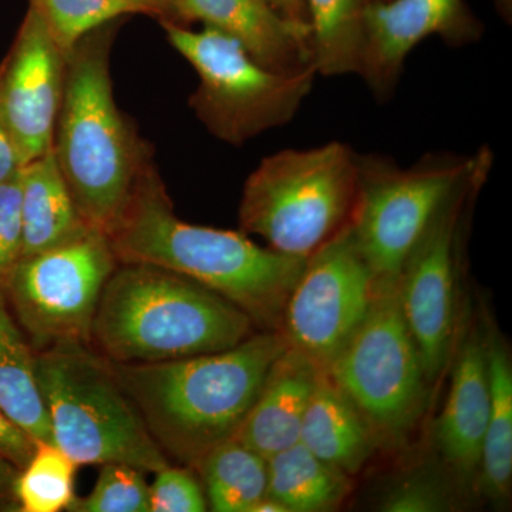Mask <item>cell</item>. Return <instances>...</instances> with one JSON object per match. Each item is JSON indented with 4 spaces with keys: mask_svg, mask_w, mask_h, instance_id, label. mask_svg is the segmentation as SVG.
<instances>
[{
    "mask_svg": "<svg viewBox=\"0 0 512 512\" xmlns=\"http://www.w3.org/2000/svg\"><path fill=\"white\" fill-rule=\"evenodd\" d=\"M473 164L474 156L433 153L400 168L390 158L357 153L349 224L376 285L397 284L417 242Z\"/></svg>",
    "mask_w": 512,
    "mask_h": 512,
    "instance_id": "cell-8",
    "label": "cell"
},
{
    "mask_svg": "<svg viewBox=\"0 0 512 512\" xmlns=\"http://www.w3.org/2000/svg\"><path fill=\"white\" fill-rule=\"evenodd\" d=\"M208 510L251 512L268 495V460L237 437L212 448L194 468Z\"/></svg>",
    "mask_w": 512,
    "mask_h": 512,
    "instance_id": "cell-23",
    "label": "cell"
},
{
    "mask_svg": "<svg viewBox=\"0 0 512 512\" xmlns=\"http://www.w3.org/2000/svg\"><path fill=\"white\" fill-rule=\"evenodd\" d=\"M37 441L0 409V454L22 470L35 453Z\"/></svg>",
    "mask_w": 512,
    "mask_h": 512,
    "instance_id": "cell-31",
    "label": "cell"
},
{
    "mask_svg": "<svg viewBox=\"0 0 512 512\" xmlns=\"http://www.w3.org/2000/svg\"><path fill=\"white\" fill-rule=\"evenodd\" d=\"M255 329L247 313L194 279L119 262L101 293L90 346L120 365L168 362L234 348Z\"/></svg>",
    "mask_w": 512,
    "mask_h": 512,
    "instance_id": "cell-4",
    "label": "cell"
},
{
    "mask_svg": "<svg viewBox=\"0 0 512 512\" xmlns=\"http://www.w3.org/2000/svg\"><path fill=\"white\" fill-rule=\"evenodd\" d=\"M0 409L36 441L52 443L36 382L35 350L0 291Z\"/></svg>",
    "mask_w": 512,
    "mask_h": 512,
    "instance_id": "cell-20",
    "label": "cell"
},
{
    "mask_svg": "<svg viewBox=\"0 0 512 512\" xmlns=\"http://www.w3.org/2000/svg\"><path fill=\"white\" fill-rule=\"evenodd\" d=\"M35 373L52 443L77 466L121 463L154 474L171 464L109 360L89 343L36 352Z\"/></svg>",
    "mask_w": 512,
    "mask_h": 512,
    "instance_id": "cell-5",
    "label": "cell"
},
{
    "mask_svg": "<svg viewBox=\"0 0 512 512\" xmlns=\"http://www.w3.org/2000/svg\"><path fill=\"white\" fill-rule=\"evenodd\" d=\"M53 39L67 56L73 47L101 26L128 15L170 18L168 0H30Z\"/></svg>",
    "mask_w": 512,
    "mask_h": 512,
    "instance_id": "cell-25",
    "label": "cell"
},
{
    "mask_svg": "<svg viewBox=\"0 0 512 512\" xmlns=\"http://www.w3.org/2000/svg\"><path fill=\"white\" fill-rule=\"evenodd\" d=\"M488 413L487 342L480 329L474 328L457 350L447 402L436 429L440 453L458 476L471 478L480 470Z\"/></svg>",
    "mask_w": 512,
    "mask_h": 512,
    "instance_id": "cell-16",
    "label": "cell"
},
{
    "mask_svg": "<svg viewBox=\"0 0 512 512\" xmlns=\"http://www.w3.org/2000/svg\"><path fill=\"white\" fill-rule=\"evenodd\" d=\"M325 372L377 439L409 431L423 407L427 379L404 322L397 284L376 285L365 320Z\"/></svg>",
    "mask_w": 512,
    "mask_h": 512,
    "instance_id": "cell-9",
    "label": "cell"
},
{
    "mask_svg": "<svg viewBox=\"0 0 512 512\" xmlns=\"http://www.w3.org/2000/svg\"><path fill=\"white\" fill-rule=\"evenodd\" d=\"M19 470L12 463L0 454V501L13 498V484L18 477Z\"/></svg>",
    "mask_w": 512,
    "mask_h": 512,
    "instance_id": "cell-34",
    "label": "cell"
},
{
    "mask_svg": "<svg viewBox=\"0 0 512 512\" xmlns=\"http://www.w3.org/2000/svg\"><path fill=\"white\" fill-rule=\"evenodd\" d=\"M493 167L487 147L474 154L466 178L437 212L397 281L404 322L419 350L427 383L443 373L456 329V271L464 210Z\"/></svg>",
    "mask_w": 512,
    "mask_h": 512,
    "instance_id": "cell-11",
    "label": "cell"
},
{
    "mask_svg": "<svg viewBox=\"0 0 512 512\" xmlns=\"http://www.w3.org/2000/svg\"><path fill=\"white\" fill-rule=\"evenodd\" d=\"M377 0H305L318 76L357 74L367 9Z\"/></svg>",
    "mask_w": 512,
    "mask_h": 512,
    "instance_id": "cell-24",
    "label": "cell"
},
{
    "mask_svg": "<svg viewBox=\"0 0 512 512\" xmlns=\"http://www.w3.org/2000/svg\"><path fill=\"white\" fill-rule=\"evenodd\" d=\"M490 413L480 460V484L494 501L505 500L512 480V367L503 342L494 332L485 333Z\"/></svg>",
    "mask_w": 512,
    "mask_h": 512,
    "instance_id": "cell-22",
    "label": "cell"
},
{
    "mask_svg": "<svg viewBox=\"0 0 512 512\" xmlns=\"http://www.w3.org/2000/svg\"><path fill=\"white\" fill-rule=\"evenodd\" d=\"M107 238L119 262L161 266L194 279L237 305L258 330L281 329L286 299L308 259L261 247L242 231L181 220L153 163Z\"/></svg>",
    "mask_w": 512,
    "mask_h": 512,
    "instance_id": "cell-1",
    "label": "cell"
},
{
    "mask_svg": "<svg viewBox=\"0 0 512 512\" xmlns=\"http://www.w3.org/2000/svg\"><path fill=\"white\" fill-rule=\"evenodd\" d=\"M140 468L109 463L101 466L92 493L76 497L72 512H150V484Z\"/></svg>",
    "mask_w": 512,
    "mask_h": 512,
    "instance_id": "cell-27",
    "label": "cell"
},
{
    "mask_svg": "<svg viewBox=\"0 0 512 512\" xmlns=\"http://www.w3.org/2000/svg\"><path fill=\"white\" fill-rule=\"evenodd\" d=\"M77 464L53 443L37 441L35 453L19 470L13 498L23 512L69 511L76 493Z\"/></svg>",
    "mask_w": 512,
    "mask_h": 512,
    "instance_id": "cell-26",
    "label": "cell"
},
{
    "mask_svg": "<svg viewBox=\"0 0 512 512\" xmlns=\"http://www.w3.org/2000/svg\"><path fill=\"white\" fill-rule=\"evenodd\" d=\"M174 49L194 67L200 84L191 109L211 134L241 146L293 120L312 92L315 66L295 72L269 69L234 37L204 26L191 30L161 20Z\"/></svg>",
    "mask_w": 512,
    "mask_h": 512,
    "instance_id": "cell-7",
    "label": "cell"
},
{
    "mask_svg": "<svg viewBox=\"0 0 512 512\" xmlns=\"http://www.w3.org/2000/svg\"><path fill=\"white\" fill-rule=\"evenodd\" d=\"M22 167L18 148L13 143L5 124L0 120V184L15 177Z\"/></svg>",
    "mask_w": 512,
    "mask_h": 512,
    "instance_id": "cell-32",
    "label": "cell"
},
{
    "mask_svg": "<svg viewBox=\"0 0 512 512\" xmlns=\"http://www.w3.org/2000/svg\"><path fill=\"white\" fill-rule=\"evenodd\" d=\"M322 370L288 346L269 370L235 437L265 458L299 443L303 416Z\"/></svg>",
    "mask_w": 512,
    "mask_h": 512,
    "instance_id": "cell-17",
    "label": "cell"
},
{
    "mask_svg": "<svg viewBox=\"0 0 512 512\" xmlns=\"http://www.w3.org/2000/svg\"><path fill=\"white\" fill-rule=\"evenodd\" d=\"M357 153L332 141L264 158L245 181L239 225L281 254L308 258L352 217Z\"/></svg>",
    "mask_w": 512,
    "mask_h": 512,
    "instance_id": "cell-6",
    "label": "cell"
},
{
    "mask_svg": "<svg viewBox=\"0 0 512 512\" xmlns=\"http://www.w3.org/2000/svg\"><path fill=\"white\" fill-rule=\"evenodd\" d=\"M20 173L0 184V291L23 258L22 212H20Z\"/></svg>",
    "mask_w": 512,
    "mask_h": 512,
    "instance_id": "cell-29",
    "label": "cell"
},
{
    "mask_svg": "<svg viewBox=\"0 0 512 512\" xmlns=\"http://www.w3.org/2000/svg\"><path fill=\"white\" fill-rule=\"evenodd\" d=\"M268 5L291 22L309 26L308 9L305 0H266Z\"/></svg>",
    "mask_w": 512,
    "mask_h": 512,
    "instance_id": "cell-33",
    "label": "cell"
},
{
    "mask_svg": "<svg viewBox=\"0 0 512 512\" xmlns=\"http://www.w3.org/2000/svg\"><path fill=\"white\" fill-rule=\"evenodd\" d=\"M113 23L84 36L70 52L52 146L77 210L104 235L119 222L138 178L153 163L150 148L114 101Z\"/></svg>",
    "mask_w": 512,
    "mask_h": 512,
    "instance_id": "cell-3",
    "label": "cell"
},
{
    "mask_svg": "<svg viewBox=\"0 0 512 512\" xmlns=\"http://www.w3.org/2000/svg\"><path fill=\"white\" fill-rule=\"evenodd\" d=\"M251 512H288V510H286L284 505L274 500V498L266 495L265 498H262V500L252 508Z\"/></svg>",
    "mask_w": 512,
    "mask_h": 512,
    "instance_id": "cell-35",
    "label": "cell"
},
{
    "mask_svg": "<svg viewBox=\"0 0 512 512\" xmlns=\"http://www.w3.org/2000/svg\"><path fill=\"white\" fill-rule=\"evenodd\" d=\"M266 460L268 497L288 512L329 511L348 497V474L320 460L301 441Z\"/></svg>",
    "mask_w": 512,
    "mask_h": 512,
    "instance_id": "cell-21",
    "label": "cell"
},
{
    "mask_svg": "<svg viewBox=\"0 0 512 512\" xmlns=\"http://www.w3.org/2000/svg\"><path fill=\"white\" fill-rule=\"evenodd\" d=\"M483 35V23L464 0H377L366 12L365 42L357 76L380 103L389 100L404 63L423 40L439 36L460 47Z\"/></svg>",
    "mask_w": 512,
    "mask_h": 512,
    "instance_id": "cell-14",
    "label": "cell"
},
{
    "mask_svg": "<svg viewBox=\"0 0 512 512\" xmlns=\"http://www.w3.org/2000/svg\"><path fill=\"white\" fill-rule=\"evenodd\" d=\"M20 194L23 258L60 247L93 229L74 204L53 148L23 165Z\"/></svg>",
    "mask_w": 512,
    "mask_h": 512,
    "instance_id": "cell-19",
    "label": "cell"
},
{
    "mask_svg": "<svg viewBox=\"0 0 512 512\" xmlns=\"http://www.w3.org/2000/svg\"><path fill=\"white\" fill-rule=\"evenodd\" d=\"M150 485V512H204L207 498L192 468L168 464Z\"/></svg>",
    "mask_w": 512,
    "mask_h": 512,
    "instance_id": "cell-28",
    "label": "cell"
},
{
    "mask_svg": "<svg viewBox=\"0 0 512 512\" xmlns=\"http://www.w3.org/2000/svg\"><path fill=\"white\" fill-rule=\"evenodd\" d=\"M117 265L109 238L96 229L20 259L3 292L35 353L64 343L90 345L101 293Z\"/></svg>",
    "mask_w": 512,
    "mask_h": 512,
    "instance_id": "cell-10",
    "label": "cell"
},
{
    "mask_svg": "<svg viewBox=\"0 0 512 512\" xmlns=\"http://www.w3.org/2000/svg\"><path fill=\"white\" fill-rule=\"evenodd\" d=\"M299 441L320 460L353 476L372 456L377 436L355 404L322 370L303 416Z\"/></svg>",
    "mask_w": 512,
    "mask_h": 512,
    "instance_id": "cell-18",
    "label": "cell"
},
{
    "mask_svg": "<svg viewBox=\"0 0 512 512\" xmlns=\"http://www.w3.org/2000/svg\"><path fill=\"white\" fill-rule=\"evenodd\" d=\"M288 346L279 330H256L222 352L110 365L165 457L194 470L212 448L237 436Z\"/></svg>",
    "mask_w": 512,
    "mask_h": 512,
    "instance_id": "cell-2",
    "label": "cell"
},
{
    "mask_svg": "<svg viewBox=\"0 0 512 512\" xmlns=\"http://www.w3.org/2000/svg\"><path fill=\"white\" fill-rule=\"evenodd\" d=\"M168 22H201L237 39L256 62L278 72L313 66L311 28L279 15L266 0H168Z\"/></svg>",
    "mask_w": 512,
    "mask_h": 512,
    "instance_id": "cell-15",
    "label": "cell"
},
{
    "mask_svg": "<svg viewBox=\"0 0 512 512\" xmlns=\"http://www.w3.org/2000/svg\"><path fill=\"white\" fill-rule=\"evenodd\" d=\"M67 59L45 20L29 6L12 49L0 64V120L22 165L53 146Z\"/></svg>",
    "mask_w": 512,
    "mask_h": 512,
    "instance_id": "cell-13",
    "label": "cell"
},
{
    "mask_svg": "<svg viewBox=\"0 0 512 512\" xmlns=\"http://www.w3.org/2000/svg\"><path fill=\"white\" fill-rule=\"evenodd\" d=\"M448 498L436 481L413 477L386 495L382 510L389 512H434L448 510Z\"/></svg>",
    "mask_w": 512,
    "mask_h": 512,
    "instance_id": "cell-30",
    "label": "cell"
},
{
    "mask_svg": "<svg viewBox=\"0 0 512 512\" xmlns=\"http://www.w3.org/2000/svg\"><path fill=\"white\" fill-rule=\"evenodd\" d=\"M375 292V276L348 222L306 259L279 332L292 349L326 370L362 325Z\"/></svg>",
    "mask_w": 512,
    "mask_h": 512,
    "instance_id": "cell-12",
    "label": "cell"
}]
</instances>
